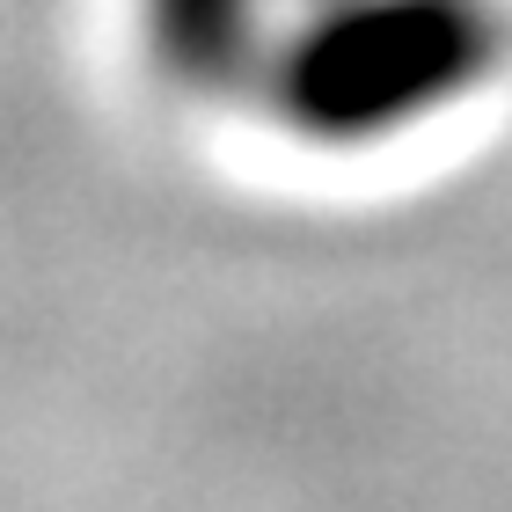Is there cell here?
I'll list each match as a JSON object with an SVG mask.
<instances>
[{
	"instance_id": "1",
	"label": "cell",
	"mask_w": 512,
	"mask_h": 512,
	"mask_svg": "<svg viewBox=\"0 0 512 512\" xmlns=\"http://www.w3.org/2000/svg\"><path fill=\"white\" fill-rule=\"evenodd\" d=\"M505 44L498 0H315L278 30L264 103L308 147H381L476 96Z\"/></svg>"
},
{
	"instance_id": "2",
	"label": "cell",
	"mask_w": 512,
	"mask_h": 512,
	"mask_svg": "<svg viewBox=\"0 0 512 512\" xmlns=\"http://www.w3.org/2000/svg\"><path fill=\"white\" fill-rule=\"evenodd\" d=\"M271 15L278 0H139V44L176 96H242L278 52Z\"/></svg>"
},
{
	"instance_id": "3",
	"label": "cell",
	"mask_w": 512,
	"mask_h": 512,
	"mask_svg": "<svg viewBox=\"0 0 512 512\" xmlns=\"http://www.w3.org/2000/svg\"><path fill=\"white\" fill-rule=\"evenodd\" d=\"M293 8H315V0H293Z\"/></svg>"
}]
</instances>
